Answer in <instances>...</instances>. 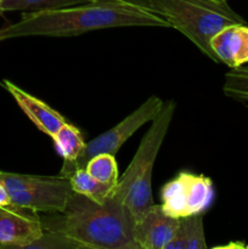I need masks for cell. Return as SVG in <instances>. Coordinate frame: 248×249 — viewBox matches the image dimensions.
Segmentation results:
<instances>
[{
	"label": "cell",
	"mask_w": 248,
	"mask_h": 249,
	"mask_svg": "<svg viewBox=\"0 0 248 249\" xmlns=\"http://www.w3.org/2000/svg\"><path fill=\"white\" fill-rule=\"evenodd\" d=\"M1 14H4V11H2V9H1V0H0V15Z\"/></svg>",
	"instance_id": "ac0fdd59"
},
{
	"label": "cell",
	"mask_w": 248,
	"mask_h": 249,
	"mask_svg": "<svg viewBox=\"0 0 248 249\" xmlns=\"http://www.w3.org/2000/svg\"><path fill=\"white\" fill-rule=\"evenodd\" d=\"M88 1H95V0H88Z\"/></svg>",
	"instance_id": "ffe728a7"
},
{
	"label": "cell",
	"mask_w": 248,
	"mask_h": 249,
	"mask_svg": "<svg viewBox=\"0 0 248 249\" xmlns=\"http://www.w3.org/2000/svg\"><path fill=\"white\" fill-rule=\"evenodd\" d=\"M90 175L99 181L109 186L116 187L118 182V165H117L116 156L109 153H100L88 160L84 168Z\"/></svg>",
	"instance_id": "9a60e30c"
},
{
	"label": "cell",
	"mask_w": 248,
	"mask_h": 249,
	"mask_svg": "<svg viewBox=\"0 0 248 249\" xmlns=\"http://www.w3.org/2000/svg\"><path fill=\"white\" fill-rule=\"evenodd\" d=\"M223 91L225 96L248 107V66L231 68L226 73Z\"/></svg>",
	"instance_id": "2e32d148"
},
{
	"label": "cell",
	"mask_w": 248,
	"mask_h": 249,
	"mask_svg": "<svg viewBox=\"0 0 248 249\" xmlns=\"http://www.w3.org/2000/svg\"><path fill=\"white\" fill-rule=\"evenodd\" d=\"M40 218L44 230L67 238L77 249H140L133 215L112 196L100 203L73 192L62 212Z\"/></svg>",
	"instance_id": "7a4b0ae2"
},
{
	"label": "cell",
	"mask_w": 248,
	"mask_h": 249,
	"mask_svg": "<svg viewBox=\"0 0 248 249\" xmlns=\"http://www.w3.org/2000/svg\"><path fill=\"white\" fill-rule=\"evenodd\" d=\"M70 181L73 192L89 197L100 203L107 201L112 196L114 190L113 186H109L95 179L84 168L74 170L70 175Z\"/></svg>",
	"instance_id": "5bb4252c"
},
{
	"label": "cell",
	"mask_w": 248,
	"mask_h": 249,
	"mask_svg": "<svg viewBox=\"0 0 248 249\" xmlns=\"http://www.w3.org/2000/svg\"><path fill=\"white\" fill-rule=\"evenodd\" d=\"M51 139L56 152L68 163L74 162L79 157L87 143L79 129L67 122L51 136Z\"/></svg>",
	"instance_id": "4fadbf2b"
},
{
	"label": "cell",
	"mask_w": 248,
	"mask_h": 249,
	"mask_svg": "<svg viewBox=\"0 0 248 249\" xmlns=\"http://www.w3.org/2000/svg\"><path fill=\"white\" fill-rule=\"evenodd\" d=\"M43 232L36 212L15 204L0 208V248L28 249Z\"/></svg>",
	"instance_id": "ba28073f"
},
{
	"label": "cell",
	"mask_w": 248,
	"mask_h": 249,
	"mask_svg": "<svg viewBox=\"0 0 248 249\" xmlns=\"http://www.w3.org/2000/svg\"><path fill=\"white\" fill-rule=\"evenodd\" d=\"M0 181L6 187L12 204L36 213H60L73 194L70 178L60 174L46 177L0 170Z\"/></svg>",
	"instance_id": "5b68a950"
},
{
	"label": "cell",
	"mask_w": 248,
	"mask_h": 249,
	"mask_svg": "<svg viewBox=\"0 0 248 249\" xmlns=\"http://www.w3.org/2000/svg\"><path fill=\"white\" fill-rule=\"evenodd\" d=\"M164 19L194 43L204 55L215 61L209 41L231 23H246L228 2L218 0H126Z\"/></svg>",
	"instance_id": "3957f363"
},
{
	"label": "cell",
	"mask_w": 248,
	"mask_h": 249,
	"mask_svg": "<svg viewBox=\"0 0 248 249\" xmlns=\"http://www.w3.org/2000/svg\"><path fill=\"white\" fill-rule=\"evenodd\" d=\"M163 100L152 95L143 104H141L134 112L126 116L123 121L119 122L113 128L108 129L101 135L85 143V147L79 157L72 163L63 162L58 174L70 178L74 170L85 168L88 160L100 153H109L116 156L122 146L148 122H152L163 107Z\"/></svg>",
	"instance_id": "8992f818"
},
{
	"label": "cell",
	"mask_w": 248,
	"mask_h": 249,
	"mask_svg": "<svg viewBox=\"0 0 248 249\" xmlns=\"http://www.w3.org/2000/svg\"><path fill=\"white\" fill-rule=\"evenodd\" d=\"M167 249H207L203 214L180 219L177 233Z\"/></svg>",
	"instance_id": "7c38bea8"
},
{
	"label": "cell",
	"mask_w": 248,
	"mask_h": 249,
	"mask_svg": "<svg viewBox=\"0 0 248 249\" xmlns=\"http://www.w3.org/2000/svg\"><path fill=\"white\" fill-rule=\"evenodd\" d=\"M215 62L230 68H238L248 63L247 23H231L221 28L209 41Z\"/></svg>",
	"instance_id": "30bf717a"
},
{
	"label": "cell",
	"mask_w": 248,
	"mask_h": 249,
	"mask_svg": "<svg viewBox=\"0 0 248 249\" xmlns=\"http://www.w3.org/2000/svg\"><path fill=\"white\" fill-rule=\"evenodd\" d=\"M180 219L164 213L155 204L134 225V238L140 249H167L179 228Z\"/></svg>",
	"instance_id": "9c48e42d"
},
{
	"label": "cell",
	"mask_w": 248,
	"mask_h": 249,
	"mask_svg": "<svg viewBox=\"0 0 248 249\" xmlns=\"http://www.w3.org/2000/svg\"><path fill=\"white\" fill-rule=\"evenodd\" d=\"M118 27H169L155 14L126 0H95L60 9L31 11L0 28V41L21 36H74Z\"/></svg>",
	"instance_id": "6da1fadb"
},
{
	"label": "cell",
	"mask_w": 248,
	"mask_h": 249,
	"mask_svg": "<svg viewBox=\"0 0 248 249\" xmlns=\"http://www.w3.org/2000/svg\"><path fill=\"white\" fill-rule=\"evenodd\" d=\"M218 1H219V0H218Z\"/></svg>",
	"instance_id": "7402d4cb"
},
{
	"label": "cell",
	"mask_w": 248,
	"mask_h": 249,
	"mask_svg": "<svg viewBox=\"0 0 248 249\" xmlns=\"http://www.w3.org/2000/svg\"><path fill=\"white\" fill-rule=\"evenodd\" d=\"M10 204L12 203H11V198H10L9 192H7L5 185L0 181V208H2V207H7L10 206Z\"/></svg>",
	"instance_id": "e0dca14e"
},
{
	"label": "cell",
	"mask_w": 248,
	"mask_h": 249,
	"mask_svg": "<svg viewBox=\"0 0 248 249\" xmlns=\"http://www.w3.org/2000/svg\"><path fill=\"white\" fill-rule=\"evenodd\" d=\"M219 1H225V2H228V0H219Z\"/></svg>",
	"instance_id": "d6986e66"
},
{
	"label": "cell",
	"mask_w": 248,
	"mask_h": 249,
	"mask_svg": "<svg viewBox=\"0 0 248 249\" xmlns=\"http://www.w3.org/2000/svg\"><path fill=\"white\" fill-rule=\"evenodd\" d=\"M4 84L19 108L24 112V114L31 119L32 123L41 133L51 138L66 123V119L44 101L32 96L31 94L24 91L23 89L18 88L10 80H5Z\"/></svg>",
	"instance_id": "8fae6325"
},
{
	"label": "cell",
	"mask_w": 248,
	"mask_h": 249,
	"mask_svg": "<svg viewBox=\"0 0 248 249\" xmlns=\"http://www.w3.org/2000/svg\"><path fill=\"white\" fill-rule=\"evenodd\" d=\"M175 107L177 105L172 100L163 104L162 109L143 135L130 164L112 194L114 199L129 209L135 221L140 220L153 206V165L172 124Z\"/></svg>",
	"instance_id": "277c9868"
},
{
	"label": "cell",
	"mask_w": 248,
	"mask_h": 249,
	"mask_svg": "<svg viewBox=\"0 0 248 249\" xmlns=\"http://www.w3.org/2000/svg\"><path fill=\"white\" fill-rule=\"evenodd\" d=\"M213 199L212 179L190 172L179 173L160 190V207L164 213L177 219L203 214Z\"/></svg>",
	"instance_id": "52a82bcc"
},
{
	"label": "cell",
	"mask_w": 248,
	"mask_h": 249,
	"mask_svg": "<svg viewBox=\"0 0 248 249\" xmlns=\"http://www.w3.org/2000/svg\"><path fill=\"white\" fill-rule=\"evenodd\" d=\"M87 1H88V0H87Z\"/></svg>",
	"instance_id": "44dd1931"
}]
</instances>
